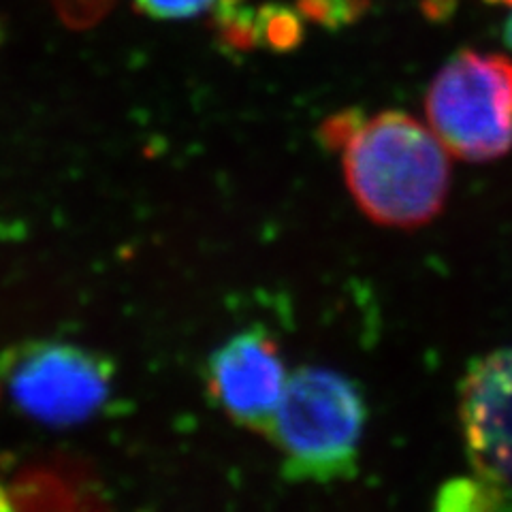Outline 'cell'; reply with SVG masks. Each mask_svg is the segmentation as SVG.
Instances as JSON below:
<instances>
[{"label":"cell","mask_w":512,"mask_h":512,"mask_svg":"<svg viewBox=\"0 0 512 512\" xmlns=\"http://www.w3.org/2000/svg\"><path fill=\"white\" fill-rule=\"evenodd\" d=\"M344 169L363 212L391 227H419L444 205L451 160L444 143L406 114L359 124L344 143Z\"/></svg>","instance_id":"cell-1"},{"label":"cell","mask_w":512,"mask_h":512,"mask_svg":"<svg viewBox=\"0 0 512 512\" xmlns=\"http://www.w3.org/2000/svg\"><path fill=\"white\" fill-rule=\"evenodd\" d=\"M363 427L357 384L331 370L303 367L288 378L267 436L280 448L286 480L331 483L357 474Z\"/></svg>","instance_id":"cell-2"},{"label":"cell","mask_w":512,"mask_h":512,"mask_svg":"<svg viewBox=\"0 0 512 512\" xmlns=\"http://www.w3.org/2000/svg\"><path fill=\"white\" fill-rule=\"evenodd\" d=\"M427 116L448 152L474 163L506 154L512 146V62L459 52L431 84Z\"/></svg>","instance_id":"cell-3"},{"label":"cell","mask_w":512,"mask_h":512,"mask_svg":"<svg viewBox=\"0 0 512 512\" xmlns=\"http://www.w3.org/2000/svg\"><path fill=\"white\" fill-rule=\"evenodd\" d=\"M0 374L13 402L32 419L75 425L105 406L114 365L82 346L28 342L5 352Z\"/></svg>","instance_id":"cell-4"},{"label":"cell","mask_w":512,"mask_h":512,"mask_svg":"<svg viewBox=\"0 0 512 512\" xmlns=\"http://www.w3.org/2000/svg\"><path fill=\"white\" fill-rule=\"evenodd\" d=\"M461 423L474 474L512 495V348L472 363L461 384Z\"/></svg>","instance_id":"cell-5"},{"label":"cell","mask_w":512,"mask_h":512,"mask_svg":"<svg viewBox=\"0 0 512 512\" xmlns=\"http://www.w3.org/2000/svg\"><path fill=\"white\" fill-rule=\"evenodd\" d=\"M276 342L261 329L235 335L207 365V387L220 408L248 429L267 434L286 389Z\"/></svg>","instance_id":"cell-6"},{"label":"cell","mask_w":512,"mask_h":512,"mask_svg":"<svg viewBox=\"0 0 512 512\" xmlns=\"http://www.w3.org/2000/svg\"><path fill=\"white\" fill-rule=\"evenodd\" d=\"M84 474L71 468H30L15 480L9 498L13 508H75L88 506Z\"/></svg>","instance_id":"cell-7"},{"label":"cell","mask_w":512,"mask_h":512,"mask_svg":"<svg viewBox=\"0 0 512 512\" xmlns=\"http://www.w3.org/2000/svg\"><path fill=\"white\" fill-rule=\"evenodd\" d=\"M436 506L438 510H508L512 508V495L474 474L446 483Z\"/></svg>","instance_id":"cell-8"},{"label":"cell","mask_w":512,"mask_h":512,"mask_svg":"<svg viewBox=\"0 0 512 512\" xmlns=\"http://www.w3.org/2000/svg\"><path fill=\"white\" fill-rule=\"evenodd\" d=\"M256 39L274 52H291L303 39L301 15L284 5H263L256 9Z\"/></svg>","instance_id":"cell-9"},{"label":"cell","mask_w":512,"mask_h":512,"mask_svg":"<svg viewBox=\"0 0 512 512\" xmlns=\"http://www.w3.org/2000/svg\"><path fill=\"white\" fill-rule=\"evenodd\" d=\"M367 9V0H297V13L303 20L329 30L357 22Z\"/></svg>","instance_id":"cell-10"},{"label":"cell","mask_w":512,"mask_h":512,"mask_svg":"<svg viewBox=\"0 0 512 512\" xmlns=\"http://www.w3.org/2000/svg\"><path fill=\"white\" fill-rule=\"evenodd\" d=\"M52 5L64 24L82 30L101 22L116 0H52Z\"/></svg>","instance_id":"cell-11"},{"label":"cell","mask_w":512,"mask_h":512,"mask_svg":"<svg viewBox=\"0 0 512 512\" xmlns=\"http://www.w3.org/2000/svg\"><path fill=\"white\" fill-rule=\"evenodd\" d=\"M216 0H135L141 13L156 20H186L212 9Z\"/></svg>","instance_id":"cell-12"},{"label":"cell","mask_w":512,"mask_h":512,"mask_svg":"<svg viewBox=\"0 0 512 512\" xmlns=\"http://www.w3.org/2000/svg\"><path fill=\"white\" fill-rule=\"evenodd\" d=\"M359 124L361 122H357V114H344L340 118H333L323 126L325 141L329 146H344Z\"/></svg>","instance_id":"cell-13"},{"label":"cell","mask_w":512,"mask_h":512,"mask_svg":"<svg viewBox=\"0 0 512 512\" xmlns=\"http://www.w3.org/2000/svg\"><path fill=\"white\" fill-rule=\"evenodd\" d=\"M9 508H13L11 498H9V491H5V487L0 485V510H9Z\"/></svg>","instance_id":"cell-14"},{"label":"cell","mask_w":512,"mask_h":512,"mask_svg":"<svg viewBox=\"0 0 512 512\" xmlns=\"http://www.w3.org/2000/svg\"><path fill=\"white\" fill-rule=\"evenodd\" d=\"M504 35H506V43L512 47V15H510V20H508V24H506Z\"/></svg>","instance_id":"cell-15"},{"label":"cell","mask_w":512,"mask_h":512,"mask_svg":"<svg viewBox=\"0 0 512 512\" xmlns=\"http://www.w3.org/2000/svg\"><path fill=\"white\" fill-rule=\"evenodd\" d=\"M489 3H502V5H512V0H489Z\"/></svg>","instance_id":"cell-16"}]
</instances>
